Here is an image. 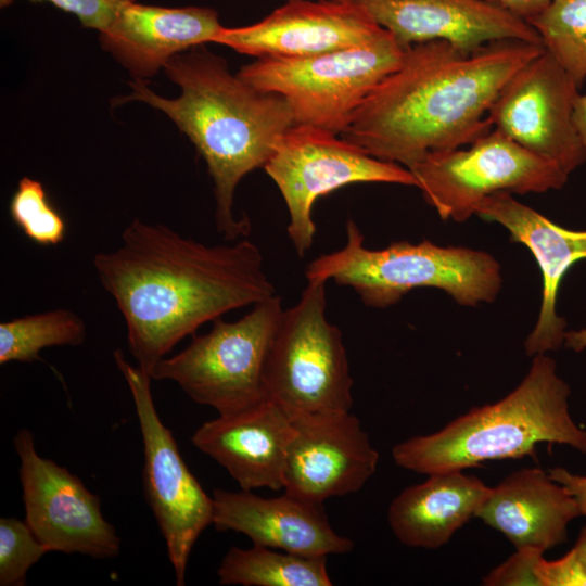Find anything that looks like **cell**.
Returning <instances> with one entry per match:
<instances>
[{
  "mask_svg": "<svg viewBox=\"0 0 586 586\" xmlns=\"http://www.w3.org/2000/svg\"><path fill=\"white\" fill-rule=\"evenodd\" d=\"M575 497L540 468H523L491 487L475 518L515 547L546 552L563 544L581 517Z\"/></svg>",
  "mask_w": 586,
  "mask_h": 586,
  "instance_id": "obj_21",
  "label": "cell"
},
{
  "mask_svg": "<svg viewBox=\"0 0 586 586\" xmlns=\"http://www.w3.org/2000/svg\"><path fill=\"white\" fill-rule=\"evenodd\" d=\"M387 30L340 0H286L262 21L225 27L215 43L256 58H305L368 43Z\"/></svg>",
  "mask_w": 586,
  "mask_h": 586,
  "instance_id": "obj_14",
  "label": "cell"
},
{
  "mask_svg": "<svg viewBox=\"0 0 586 586\" xmlns=\"http://www.w3.org/2000/svg\"><path fill=\"white\" fill-rule=\"evenodd\" d=\"M12 0H1L7 5ZM49 2L60 10L75 15L82 26L98 31L104 30L128 3L136 0H28Z\"/></svg>",
  "mask_w": 586,
  "mask_h": 586,
  "instance_id": "obj_30",
  "label": "cell"
},
{
  "mask_svg": "<svg viewBox=\"0 0 586 586\" xmlns=\"http://www.w3.org/2000/svg\"><path fill=\"white\" fill-rule=\"evenodd\" d=\"M536 548H520L482 579L485 586H540L536 565L544 557Z\"/></svg>",
  "mask_w": 586,
  "mask_h": 586,
  "instance_id": "obj_29",
  "label": "cell"
},
{
  "mask_svg": "<svg viewBox=\"0 0 586 586\" xmlns=\"http://www.w3.org/2000/svg\"><path fill=\"white\" fill-rule=\"evenodd\" d=\"M327 129L294 124L279 139L265 165L286 204L288 235L300 257L311 247L317 199L351 183L384 182L417 187L411 171L377 158Z\"/></svg>",
  "mask_w": 586,
  "mask_h": 586,
  "instance_id": "obj_9",
  "label": "cell"
},
{
  "mask_svg": "<svg viewBox=\"0 0 586 586\" xmlns=\"http://www.w3.org/2000/svg\"><path fill=\"white\" fill-rule=\"evenodd\" d=\"M86 336L85 321L65 308L5 320L0 323V364L34 362L43 348L79 346Z\"/></svg>",
  "mask_w": 586,
  "mask_h": 586,
  "instance_id": "obj_24",
  "label": "cell"
},
{
  "mask_svg": "<svg viewBox=\"0 0 586 586\" xmlns=\"http://www.w3.org/2000/svg\"><path fill=\"white\" fill-rule=\"evenodd\" d=\"M548 473L575 497L581 514L586 517V475L572 473L561 467L551 468Z\"/></svg>",
  "mask_w": 586,
  "mask_h": 586,
  "instance_id": "obj_31",
  "label": "cell"
},
{
  "mask_svg": "<svg viewBox=\"0 0 586 586\" xmlns=\"http://www.w3.org/2000/svg\"><path fill=\"white\" fill-rule=\"evenodd\" d=\"M573 120L577 132L586 146V94H578L574 103Z\"/></svg>",
  "mask_w": 586,
  "mask_h": 586,
  "instance_id": "obj_33",
  "label": "cell"
},
{
  "mask_svg": "<svg viewBox=\"0 0 586 586\" xmlns=\"http://www.w3.org/2000/svg\"><path fill=\"white\" fill-rule=\"evenodd\" d=\"M283 308L277 294L253 305L237 321L215 319L212 329L160 360L152 380H168L195 403L228 415L267 398L265 367Z\"/></svg>",
  "mask_w": 586,
  "mask_h": 586,
  "instance_id": "obj_8",
  "label": "cell"
},
{
  "mask_svg": "<svg viewBox=\"0 0 586 586\" xmlns=\"http://www.w3.org/2000/svg\"><path fill=\"white\" fill-rule=\"evenodd\" d=\"M390 31L356 47L305 58H257L238 76L289 103L295 124L341 135L369 93L405 56Z\"/></svg>",
  "mask_w": 586,
  "mask_h": 586,
  "instance_id": "obj_6",
  "label": "cell"
},
{
  "mask_svg": "<svg viewBox=\"0 0 586 586\" xmlns=\"http://www.w3.org/2000/svg\"><path fill=\"white\" fill-rule=\"evenodd\" d=\"M93 266L123 315L130 354L149 374L205 322L276 295L255 243L206 245L138 218Z\"/></svg>",
  "mask_w": 586,
  "mask_h": 586,
  "instance_id": "obj_1",
  "label": "cell"
},
{
  "mask_svg": "<svg viewBox=\"0 0 586 586\" xmlns=\"http://www.w3.org/2000/svg\"><path fill=\"white\" fill-rule=\"evenodd\" d=\"M409 170L426 203L442 219L456 222L475 215L488 195L558 190L569 176L496 129L467 149L430 152Z\"/></svg>",
  "mask_w": 586,
  "mask_h": 586,
  "instance_id": "obj_10",
  "label": "cell"
},
{
  "mask_svg": "<svg viewBox=\"0 0 586 586\" xmlns=\"http://www.w3.org/2000/svg\"><path fill=\"white\" fill-rule=\"evenodd\" d=\"M577 88L586 79V0H553L528 22Z\"/></svg>",
  "mask_w": 586,
  "mask_h": 586,
  "instance_id": "obj_25",
  "label": "cell"
},
{
  "mask_svg": "<svg viewBox=\"0 0 586 586\" xmlns=\"http://www.w3.org/2000/svg\"><path fill=\"white\" fill-rule=\"evenodd\" d=\"M346 234V244L314 259L305 276L349 286L367 306H392L418 288H436L460 305L476 306L494 302L501 289L500 265L484 251L440 246L429 240L398 241L371 250L352 219Z\"/></svg>",
  "mask_w": 586,
  "mask_h": 586,
  "instance_id": "obj_5",
  "label": "cell"
},
{
  "mask_svg": "<svg viewBox=\"0 0 586 586\" xmlns=\"http://www.w3.org/2000/svg\"><path fill=\"white\" fill-rule=\"evenodd\" d=\"M326 282L308 280L283 310L266 360V396L292 420L349 412L353 405L342 333L326 316Z\"/></svg>",
  "mask_w": 586,
  "mask_h": 586,
  "instance_id": "obj_7",
  "label": "cell"
},
{
  "mask_svg": "<svg viewBox=\"0 0 586 586\" xmlns=\"http://www.w3.org/2000/svg\"><path fill=\"white\" fill-rule=\"evenodd\" d=\"M217 531L246 535L254 545L307 557L349 552L354 543L330 525L321 504L284 493L264 498L251 491L213 493Z\"/></svg>",
  "mask_w": 586,
  "mask_h": 586,
  "instance_id": "obj_19",
  "label": "cell"
},
{
  "mask_svg": "<svg viewBox=\"0 0 586 586\" xmlns=\"http://www.w3.org/2000/svg\"><path fill=\"white\" fill-rule=\"evenodd\" d=\"M545 51L522 40L464 52L446 40L415 43L340 135L368 154L410 169L428 153L488 133V111L506 82Z\"/></svg>",
  "mask_w": 586,
  "mask_h": 586,
  "instance_id": "obj_2",
  "label": "cell"
},
{
  "mask_svg": "<svg viewBox=\"0 0 586 586\" xmlns=\"http://www.w3.org/2000/svg\"><path fill=\"white\" fill-rule=\"evenodd\" d=\"M9 214L15 226L30 241L55 246L66 237V221L52 205L42 183L22 177L10 200Z\"/></svg>",
  "mask_w": 586,
  "mask_h": 586,
  "instance_id": "obj_26",
  "label": "cell"
},
{
  "mask_svg": "<svg viewBox=\"0 0 586 586\" xmlns=\"http://www.w3.org/2000/svg\"><path fill=\"white\" fill-rule=\"evenodd\" d=\"M295 434L292 419L266 398L242 410L218 415L191 437L203 454L224 467L243 491L284 487L286 459Z\"/></svg>",
  "mask_w": 586,
  "mask_h": 586,
  "instance_id": "obj_18",
  "label": "cell"
},
{
  "mask_svg": "<svg viewBox=\"0 0 586 586\" xmlns=\"http://www.w3.org/2000/svg\"><path fill=\"white\" fill-rule=\"evenodd\" d=\"M536 574L540 586H586V526L563 557L552 561L543 557Z\"/></svg>",
  "mask_w": 586,
  "mask_h": 586,
  "instance_id": "obj_28",
  "label": "cell"
},
{
  "mask_svg": "<svg viewBox=\"0 0 586 586\" xmlns=\"http://www.w3.org/2000/svg\"><path fill=\"white\" fill-rule=\"evenodd\" d=\"M428 476L424 482L406 487L392 500L387 520L402 544L436 549L475 518L491 487L463 471Z\"/></svg>",
  "mask_w": 586,
  "mask_h": 586,
  "instance_id": "obj_22",
  "label": "cell"
},
{
  "mask_svg": "<svg viewBox=\"0 0 586 586\" xmlns=\"http://www.w3.org/2000/svg\"><path fill=\"white\" fill-rule=\"evenodd\" d=\"M221 585L243 586H331L327 557L277 552L254 545L229 548L217 571Z\"/></svg>",
  "mask_w": 586,
  "mask_h": 586,
  "instance_id": "obj_23",
  "label": "cell"
},
{
  "mask_svg": "<svg viewBox=\"0 0 586 586\" xmlns=\"http://www.w3.org/2000/svg\"><path fill=\"white\" fill-rule=\"evenodd\" d=\"M340 1L365 9L405 49L431 40H446L464 52L505 39L543 46L532 25L484 0Z\"/></svg>",
  "mask_w": 586,
  "mask_h": 586,
  "instance_id": "obj_16",
  "label": "cell"
},
{
  "mask_svg": "<svg viewBox=\"0 0 586 586\" xmlns=\"http://www.w3.org/2000/svg\"><path fill=\"white\" fill-rule=\"evenodd\" d=\"M131 394L143 443L142 483L175 570L183 586L191 550L214 517V501L187 467L171 431L154 405L151 375L132 366L122 349L113 353Z\"/></svg>",
  "mask_w": 586,
  "mask_h": 586,
  "instance_id": "obj_11",
  "label": "cell"
},
{
  "mask_svg": "<svg viewBox=\"0 0 586 586\" xmlns=\"http://www.w3.org/2000/svg\"><path fill=\"white\" fill-rule=\"evenodd\" d=\"M504 9L510 14L530 22L545 11L553 0H484Z\"/></svg>",
  "mask_w": 586,
  "mask_h": 586,
  "instance_id": "obj_32",
  "label": "cell"
},
{
  "mask_svg": "<svg viewBox=\"0 0 586 586\" xmlns=\"http://www.w3.org/2000/svg\"><path fill=\"white\" fill-rule=\"evenodd\" d=\"M222 28L216 10L126 4L102 31L99 41L131 75L146 82L179 53L213 42Z\"/></svg>",
  "mask_w": 586,
  "mask_h": 586,
  "instance_id": "obj_20",
  "label": "cell"
},
{
  "mask_svg": "<svg viewBox=\"0 0 586 586\" xmlns=\"http://www.w3.org/2000/svg\"><path fill=\"white\" fill-rule=\"evenodd\" d=\"M13 445L20 458L25 521L49 552L117 557L120 538L104 519L100 498L66 468L41 457L27 429L15 434Z\"/></svg>",
  "mask_w": 586,
  "mask_h": 586,
  "instance_id": "obj_12",
  "label": "cell"
},
{
  "mask_svg": "<svg viewBox=\"0 0 586 586\" xmlns=\"http://www.w3.org/2000/svg\"><path fill=\"white\" fill-rule=\"evenodd\" d=\"M286 1V0H285Z\"/></svg>",
  "mask_w": 586,
  "mask_h": 586,
  "instance_id": "obj_35",
  "label": "cell"
},
{
  "mask_svg": "<svg viewBox=\"0 0 586 586\" xmlns=\"http://www.w3.org/2000/svg\"><path fill=\"white\" fill-rule=\"evenodd\" d=\"M570 395L555 359L537 354L508 395L472 408L437 432L396 444L392 457L403 469L430 475L535 456V447L543 443L568 445L586 454V430L570 413Z\"/></svg>",
  "mask_w": 586,
  "mask_h": 586,
  "instance_id": "obj_4",
  "label": "cell"
},
{
  "mask_svg": "<svg viewBox=\"0 0 586 586\" xmlns=\"http://www.w3.org/2000/svg\"><path fill=\"white\" fill-rule=\"evenodd\" d=\"M284 493L322 504L358 492L374 474L379 453L360 421L349 412L292 420Z\"/></svg>",
  "mask_w": 586,
  "mask_h": 586,
  "instance_id": "obj_15",
  "label": "cell"
},
{
  "mask_svg": "<svg viewBox=\"0 0 586 586\" xmlns=\"http://www.w3.org/2000/svg\"><path fill=\"white\" fill-rule=\"evenodd\" d=\"M49 550L26 521L0 519V585L24 586L28 570Z\"/></svg>",
  "mask_w": 586,
  "mask_h": 586,
  "instance_id": "obj_27",
  "label": "cell"
},
{
  "mask_svg": "<svg viewBox=\"0 0 586 586\" xmlns=\"http://www.w3.org/2000/svg\"><path fill=\"white\" fill-rule=\"evenodd\" d=\"M181 93L167 99L145 82L129 81L131 92L114 105L140 101L163 112L204 158L214 183L215 222L228 241L246 237L251 224L233 214L234 191L242 178L264 168L294 116L280 94L264 91L229 72L227 61L204 46L170 59L164 67Z\"/></svg>",
  "mask_w": 586,
  "mask_h": 586,
  "instance_id": "obj_3",
  "label": "cell"
},
{
  "mask_svg": "<svg viewBox=\"0 0 586 586\" xmlns=\"http://www.w3.org/2000/svg\"><path fill=\"white\" fill-rule=\"evenodd\" d=\"M475 215L506 228L511 242L525 245L533 254L543 278L542 303L524 348L528 356L558 351L566 332L565 319L557 314L558 290L566 271L586 259V230L563 228L508 192L486 196Z\"/></svg>",
  "mask_w": 586,
  "mask_h": 586,
  "instance_id": "obj_17",
  "label": "cell"
},
{
  "mask_svg": "<svg viewBox=\"0 0 586 586\" xmlns=\"http://www.w3.org/2000/svg\"><path fill=\"white\" fill-rule=\"evenodd\" d=\"M566 72L545 50L502 87L488 111L493 128L566 175L586 162L573 120L578 95Z\"/></svg>",
  "mask_w": 586,
  "mask_h": 586,
  "instance_id": "obj_13",
  "label": "cell"
},
{
  "mask_svg": "<svg viewBox=\"0 0 586 586\" xmlns=\"http://www.w3.org/2000/svg\"><path fill=\"white\" fill-rule=\"evenodd\" d=\"M563 345L575 353L586 349V328L566 331Z\"/></svg>",
  "mask_w": 586,
  "mask_h": 586,
  "instance_id": "obj_34",
  "label": "cell"
}]
</instances>
